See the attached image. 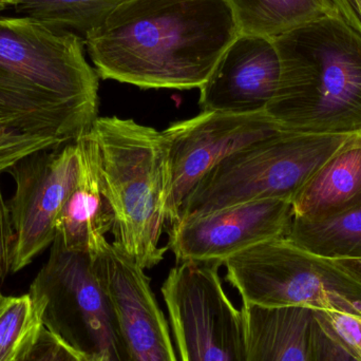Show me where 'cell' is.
Masks as SVG:
<instances>
[{
	"instance_id": "1",
	"label": "cell",
	"mask_w": 361,
	"mask_h": 361,
	"mask_svg": "<svg viewBox=\"0 0 361 361\" xmlns=\"http://www.w3.org/2000/svg\"><path fill=\"white\" fill-rule=\"evenodd\" d=\"M241 34L228 0H126L84 36L99 78L200 88Z\"/></svg>"
},
{
	"instance_id": "2",
	"label": "cell",
	"mask_w": 361,
	"mask_h": 361,
	"mask_svg": "<svg viewBox=\"0 0 361 361\" xmlns=\"http://www.w3.org/2000/svg\"><path fill=\"white\" fill-rule=\"evenodd\" d=\"M84 47L76 34L0 16V122L67 143L88 131L99 118V75Z\"/></svg>"
},
{
	"instance_id": "3",
	"label": "cell",
	"mask_w": 361,
	"mask_h": 361,
	"mask_svg": "<svg viewBox=\"0 0 361 361\" xmlns=\"http://www.w3.org/2000/svg\"><path fill=\"white\" fill-rule=\"evenodd\" d=\"M281 61L267 112L288 133H361V35L324 16L274 37Z\"/></svg>"
},
{
	"instance_id": "4",
	"label": "cell",
	"mask_w": 361,
	"mask_h": 361,
	"mask_svg": "<svg viewBox=\"0 0 361 361\" xmlns=\"http://www.w3.org/2000/svg\"><path fill=\"white\" fill-rule=\"evenodd\" d=\"M103 190L114 210V243L143 269L157 267L167 225L169 152L162 131L118 116L97 118L90 128Z\"/></svg>"
},
{
	"instance_id": "5",
	"label": "cell",
	"mask_w": 361,
	"mask_h": 361,
	"mask_svg": "<svg viewBox=\"0 0 361 361\" xmlns=\"http://www.w3.org/2000/svg\"><path fill=\"white\" fill-rule=\"evenodd\" d=\"M351 135L281 131L250 144L219 163L195 185L180 206L178 220L247 202H292Z\"/></svg>"
},
{
	"instance_id": "6",
	"label": "cell",
	"mask_w": 361,
	"mask_h": 361,
	"mask_svg": "<svg viewBox=\"0 0 361 361\" xmlns=\"http://www.w3.org/2000/svg\"><path fill=\"white\" fill-rule=\"evenodd\" d=\"M243 305L309 307L361 317V286L331 259L284 238L269 240L223 262Z\"/></svg>"
},
{
	"instance_id": "7",
	"label": "cell",
	"mask_w": 361,
	"mask_h": 361,
	"mask_svg": "<svg viewBox=\"0 0 361 361\" xmlns=\"http://www.w3.org/2000/svg\"><path fill=\"white\" fill-rule=\"evenodd\" d=\"M29 293L46 300L44 328L87 360L127 361L111 302L90 254L53 242Z\"/></svg>"
},
{
	"instance_id": "8",
	"label": "cell",
	"mask_w": 361,
	"mask_h": 361,
	"mask_svg": "<svg viewBox=\"0 0 361 361\" xmlns=\"http://www.w3.org/2000/svg\"><path fill=\"white\" fill-rule=\"evenodd\" d=\"M221 265L179 263L163 283L182 361H248L245 320L223 288Z\"/></svg>"
},
{
	"instance_id": "9",
	"label": "cell",
	"mask_w": 361,
	"mask_h": 361,
	"mask_svg": "<svg viewBox=\"0 0 361 361\" xmlns=\"http://www.w3.org/2000/svg\"><path fill=\"white\" fill-rule=\"evenodd\" d=\"M80 171L75 140L40 150L8 169L15 183L8 202L14 231L11 273L27 267L52 245L56 222Z\"/></svg>"
},
{
	"instance_id": "10",
	"label": "cell",
	"mask_w": 361,
	"mask_h": 361,
	"mask_svg": "<svg viewBox=\"0 0 361 361\" xmlns=\"http://www.w3.org/2000/svg\"><path fill=\"white\" fill-rule=\"evenodd\" d=\"M281 131L267 111L245 114L202 111L162 131L171 178L167 224L179 219L187 195L219 163L238 150Z\"/></svg>"
},
{
	"instance_id": "11",
	"label": "cell",
	"mask_w": 361,
	"mask_h": 361,
	"mask_svg": "<svg viewBox=\"0 0 361 361\" xmlns=\"http://www.w3.org/2000/svg\"><path fill=\"white\" fill-rule=\"evenodd\" d=\"M292 202L261 200L180 219L169 227L167 248L183 262L219 263L262 242L288 235Z\"/></svg>"
},
{
	"instance_id": "12",
	"label": "cell",
	"mask_w": 361,
	"mask_h": 361,
	"mask_svg": "<svg viewBox=\"0 0 361 361\" xmlns=\"http://www.w3.org/2000/svg\"><path fill=\"white\" fill-rule=\"evenodd\" d=\"M93 261L111 302L127 361H178L145 269L114 242L106 241Z\"/></svg>"
},
{
	"instance_id": "13",
	"label": "cell",
	"mask_w": 361,
	"mask_h": 361,
	"mask_svg": "<svg viewBox=\"0 0 361 361\" xmlns=\"http://www.w3.org/2000/svg\"><path fill=\"white\" fill-rule=\"evenodd\" d=\"M281 61L273 38L241 33L200 87L202 111L256 114L277 97Z\"/></svg>"
},
{
	"instance_id": "14",
	"label": "cell",
	"mask_w": 361,
	"mask_h": 361,
	"mask_svg": "<svg viewBox=\"0 0 361 361\" xmlns=\"http://www.w3.org/2000/svg\"><path fill=\"white\" fill-rule=\"evenodd\" d=\"M80 171L56 222L54 241L65 250L94 257L108 241L114 214L103 190L99 154L90 129L75 140Z\"/></svg>"
},
{
	"instance_id": "15",
	"label": "cell",
	"mask_w": 361,
	"mask_h": 361,
	"mask_svg": "<svg viewBox=\"0 0 361 361\" xmlns=\"http://www.w3.org/2000/svg\"><path fill=\"white\" fill-rule=\"evenodd\" d=\"M296 220L322 222L361 207V133L343 147L299 190L292 201Z\"/></svg>"
},
{
	"instance_id": "16",
	"label": "cell",
	"mask_w": 361,
	"mask_h": 361,
	"mask_svg": "<svg viewBox=\"0 0 361 361\" xmlns=\"http://www.w3.org/2000/svg\"><path fill=\"white\" fill-rule=\"evenodd\" d=\"M248 361H307L314 310L243 305Z\"/></svg>"
},
{
	"instance_id": "17",
	"label": "cell",
	"mask_w": 361,
	"mask_h": 361,
	"mask_svg": "<svg viewBox=\"0 0 361 361\" xmlns=\"http://www.w3.org/2000/svg\"><path fill=\"white\" fill-rule=\"evenodd\" d=\"M241 33L277 37L330 16L326 0H228Z\"/></svg>"
},
{
	"instance_id": "18",
	"label": "cell",
	"mask_w": 361,
	"mask_h": 361,
	"mask_svg": "<svg viewBox=\"0 0 361 361\" xmlns=\"http://www.w3.org/2000/svg\"><path fill=\"white\" fill-rule=\"evenodd\" d=\"M286 239L326 259L361 257V207L322 222L293 219Z\"/></svg>"
},
{
	"instance_id": "19",
	"label": "cell",
	"mask_w": 361,
	"mask_h": 361,
	"mask_svg": "<svg viewBox=\"0 0 361 361\" xmlns=\"http://www.w3.org/2000/svg\"><path fill=\"white\" fill-rule=\"evenodd\" d=\"M46 300L27 293L0 298V361H23L44 329Z\"/></svg>"
},
{
	"instance_id": "20",
	"label": "cell",
	"mask_w": 361,
	"mask_h": 361,
	"mask_svg": "<svg viewBox=\"0 0 361 361\" xmlns=\"http://www.w3.org/2000/svg\"><path fill=\"white\" fill-rule=\"evenodd\" d=\"M126 0H16V15L27 17L49 29L86 35Z\"/></svg>"
},
{
	"instance_id": "21",
	"label": "cell",
	"mask_w": 361,
	"mask_h": 361,
	"mask_svg": "<svg viewBox=\"0 0 361 361\" xmlns=\"http://www.w3.org/2000/svg\"><path fill=\"white\" fill-rule=\"evenodd\" d=\"M66 143L53 137L20 133L0 122V173H8V169L30 154Z\"/></svg>"
},
{
	"instance_id": "22",
	"label": "cell",
	"mask_w": 361,
	"mask_h": 361,
	"mask_svg": "<svg viewBox=\"0 0 361 361\" xmlns=\"http://www.w3.org/2000/svg\"><path fill=\"white\" fill-rule=\"evenodd\" d=\"M307 361H361L328 326L317 310H314L307 345Z\"/></svg>"
},
{
	"instance_id": "23",
	"label": "cell",
	"mask_w": 361,
	"mask_h": 361,
	"mask_svg": "<svg viewBox=\"0 0 361 361\" xmlns=\"http://www.w3.org/2000/svg\"><path fill=\"white\" fill-rule=\"evenodd\" d=\"M23 361H90L72 349L59 335L44 328L39 341Z\"/></svg>"
},
{
	"instance_id": "24",
	"label": "cell",
	"mask_w": 361,
	"mask_h": 361,
	"mask_svg": "<svg viewBox=\"0 0 361 361\" xmlns=\"http://www.w3.org/2000/svg\"><path fill=\"white\" fill-rule=\"evenodd\" d=\"M318 311V310H317ZM334 334L361 358V317L343 312L318 311Z\"/></svg>"
},
{
	"instance_id": "25",
	"label": "cell",
	"mask_w": 361,
	"mask_h": 361,
	"mask_svg": "<svg viewBox=\"0 0 361 361\" xmlns=\"http://www.w3.org/2000/svg\"><path fill=\"white\" fill-rule=\"evenodd\" d=\"M13 243H14V231L11 220L10 208L4 199L0 185V298L4 295L1 286L6 276L11 273L12 265Z\"/></svg>"
},
{
	"instance_id": "26",
	"label": "cell",
	"mask_w": 361,
	"mask_h": 361,
	"mask_svg": "<svg viewBox=\"0 0 361 361\" xmlns=\"http://www.w3.org/2000/svg\"><path fill=\"white\" fill-rule=\"evenodd\" d=\"M330 16L336 17L361 35V0H326Z\"/></svg>"
},
{
	"instance_id": "27",
	"label": "cell",
	"mask_w": 361,
	"mask_h": 361,
	"mask_svg": "<svg viewBox=\"0 0 361 361\" xmlns=\"http://www.w3.org/2000/svg\"><path fill=\"white\" fill-rule=\"evenodd\" d=\"M341 271L361 286V257L360 258L331 259Z\"/></svg>"
},
{
	"instance_id": "28",
	"label": "cell",
	"mask_w": 361,
	"mask_h": 361,
	"mask_svg": "<svg viewBox=\"0 0 361 361\" xmlns=\"http://www.w3.org/2000/svg\"><path fill=\"white\" fill-rule=\"evenodd\" d=\"M0 2H1V4H6L8 6H14L15 2H16V0H0Z\"/></svg>"
},
{
	"instance_id": "29",
	"label": "cell",
	"mask_w": 361,
	"mask_h": 361,
	"mask_svg": "<svg viewBox=\"0 0 361 361\" xmlns=\"http://www.w3.org/2000/svg\"><path fill=\"white\" fill-rule=\"evenodd\" d=\"M6 8H8L6 4H1V2H0V13L4 12V10H6Z\"/></svg>"
},
{
	"instance_id": "30",
	"label": "cell",
	"mask_w": 361,
	"mask_h": 361,
	"mask_svg": "<svg viewBox=\"0 0 361 361\" xmlns=\"http://www.w3.org/2000/svg\"><path fill=\"white\" fill-rule=\"evenodd\" d=\"M97 361H105V360H97Z\"/></svg>"
}]
</instances>
